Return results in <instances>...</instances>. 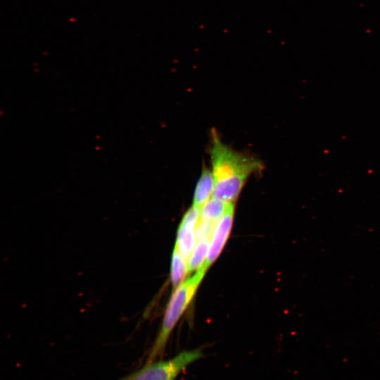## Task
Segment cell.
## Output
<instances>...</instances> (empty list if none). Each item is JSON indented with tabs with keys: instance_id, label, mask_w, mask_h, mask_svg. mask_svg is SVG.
Segmentation results:
<instances>
[{
	"instance_id": "6da1fadb",
	"label": "cell",
	"mask_w": 380,
	"mask_h": 380,
	"mask_svg": "<svg viewBox=\"0 0 380 380\" xmlns=\"http://www.w3.org/2000/svg\"><path fill=\"white\" fill-rule=\"evenodd\" d=\"M210 156L214 178L213 198L235 203L250 176L264 168L262 163L247 153L237 151L224 144L212 130Z\"/></svg>"
},
{
	"instance_id": "7a4b0ae2",
	"label": "cell",
	"mask_w": 380,
	"mask_h": 380,
	"mask_svg": "<svg viewBox=\"0 0 380 380\" xmlns=\"http://www.w3.org/2000/svg\"><path fill=\"white\" fill-rule=\"evenodd\" d=\"M206 271L201 267L191 277L175 289L165 309L159 333L150 349L146 361L162 357L174 327L189 306Z\"/></svg>"
},
{
	"instance_id": "3957f363",
	"label": "cell",
	"mask_w": 380,
	"mask_h": 380,
	"mask_svg": "<svg viewBox=\"0 0 380 380\" xmlns=\"http://www.w3.org/2000/svg\"><path fill=\"white\" fill-rule=\"evenodd\" d=\"M203 357L201 349L183 350L167 360L146 361L142 367L118 380H176L181 373Z\"/></svg>"
},
{
	"instance_id": "277c9868",
	"label": "cell",
	"mask_w": 380,
	"mask_h": 380,
	"mask_svg": "<svg viewBox=\"0 0 380 380\" xmlns=\"http://www.w3.org/2000/svg\"><path fill=\"white\" fill-rule=\"evenodd\" d=\"M200 211L201 208L192 205L185 213L179 226L175 248L187 260L196 243V229Z\"/></svg>"
},
{
	"instance_id": "5b68a950",
	"label": "cell",
	"mask_w": 380,
	"mask_h": 380,
	"mask_svg": "<svg viewBox=\"0 0 380 380\" xmlns=\"http://www.w3.org/2000/svg\"><path fill=\"white\" fill-rule=\"evenodd\" d=\"M234 208L235 203H230L224 215L215 227L205 262L201 267L206 270L216 260L229 238L234 220Z\"/></svg>"
},
{
	"instance_id": "8992f818",
	"label": "cell",
	"mask_w": 380,
	"mask_h": 380,
	"mask_svg": "<svg viewBox=\"0 0 380 380\" xmlns=\"http://www.w3.org/2000/svg\"><path fill=\"white\" fill-rule=\"evenodd\" d=\"M214 178L212 170L203 167L195 187L193 206L201 208L213 196Z\"/></svg>"
},
{
	"instance_id": "52a82bcc",
	"label": "cell",
	"mask_w": 380,
	"mask_h": 380,
	"mask_svg": "<svg viewBox=\"0 0 380 380\" xmlns=\"http://www.w3.org/2000/svg\"><path fill=\"white\" fill-rule=\"evenodd\" d=\"M229 203L212 197L201 208L199 220L217 224L224 215Z\"/></svg>"
},
{
	"instance_id": "ba28073f",
	"label": "cell",
	"mask_w": 380,
	"mask_h": 380,
	"mask_svg": "<svg viewBox=\"0 0 380 380\" xmlns=\"http://www.w3.org/2000/svg\"><path fill=\"white\" fill-rule=\"evenodd\" d=\"M187 274H189L188 260L175 248L170 267V281L174 289L184 281Z\"/></svg>"
},
{
	"instance_id": "9c48e42d",
	"label": "cell",
	"mask_w": 380,
	"mask_h": 380,
	"mask_svg": "<svg viewBox=\"0 0 380 380\" xmlns=\"http://www.w3.org/2000/svg\"><path fill=\"white\" fill-rule=\"evenodd\" d=\"M210 241L198 240L188 260L189 274L200 269L205 262Z\"/></svg>"
}]
</instances>
